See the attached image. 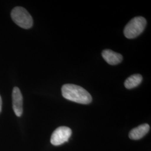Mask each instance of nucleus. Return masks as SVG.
Wrapping results in <instances>:
<instances>
[{"label":"nucleus","instance_id":"nucleus-4","mask_svg":"<svg viewBox=\"0 0 151 151\" xmlns=\"http://www.w3.org/2000/svg\"><path fill=\"white\" fill-rule=\"evenodd\" d=\"M72 130L67 127H60L54 130L51 136L50 142L54 146H60L69 140Z\"/></svg>","mask_w":151,"mask_h":151},{"label":"nucleus","instance_id":"nucleus-3","mask_svg":"<svg viewBox=\"0 0 151 151\" xmlns=\"http://www.w3.org/2000/svg\"><path fill=\"white\" fill-rule=\"evenodd\" d=\"M11 16L12 20L20 27L25 29L32 27V17L24 7L20 6L15 7L11 11Z\"/></svg>","mask_w":151,"mask_h":151},{"label":"nucleus","instance_id":"nucleus-1","mask_svg":"<svg viewBox=\"0 0 151 151\" xmlns=\"http://www.w3.org/2000/svg\"><path fill=\"white\" fill-rule=\"evenodd\" d=\"M62 96L67 100L82 104L92 102L91 96L83 87L73 84H65L62 87Z\"/></svg>","mask_w":151,"mask_h":151},{"label":"nucleus","instance_id":"nucleus-8","mask_svg":"<svg viewBox=\"0 0 151 151\" xmlns=\"http://www.w3.org/2000/svg\"><path fill=\"white\" fill-rule=\"evenodd\" d=\"M143 80L142 76L139 74H134L129 77L124 82V86L128 89H132L138 86Z\"/></svg>","mask_w":151,"mask_h":151},{"label":"nucleus","instance_id":"nucleus-2","mask_svg":"<svg viewBox=\"0 0 151 151\" xmlns=\"http://www.w3.org/2000/svg\"><path fill=\"white\" fill-rule=\"evenodd\" d=\"M147 25L146 19L137 16L132 19L124 29L125 37L128 39H133L139 36L144 31Z\"/></svg>","mask_w":151,"mask_h":151},{"label":"nucleus","instance_id":"nucleus-6","mask_svg":"<svg viewBox=\"0 0 151 151\" xmlns=\"http://www.w3.org/2000/svg\"><path fill=\"white\" fill-rule=\"evenodd\" d=\"M103 58L110 65H116L122 62L123 56L110 49H105L102 52Z\"/></svg>","mask_w":151,"mask_h":151},{"label":"nucleus","instance_id":"nucleus-9","mask_svg":"<svg viewBox=\"0 0 151 151\" xmlns=\"http://www.w3.org/2000/svg\"><path fill=\"white\" fill-rule=\"evenodd\" d=\"M2 99H1V96H0V113H1V110H2Z\"/></svg>","mask_w":151,"mask_h":151},{"label":"nucleus","instance_id":"nucleus-7","mask_svg":"<svg viewBox=\"0 0 151 151\" xmlns=\"http://www.w3.org/2000/svg\"><path fill=\"white\" fill-rule=\"evenodd\" d=\"M150 127L148 124H143L133 129L129 132V137L132 140H138L148 133Z\"/></svg>","mask_w":151,"mask_h":151},{"label":"nucleus","instance_id":"nucleus-5","mask_svg":"<svg viewBox=\"0 0 151 151\" xmlns=\"http://www.w3.org/2000/svg\"><path fill=\"white\" fill-rule=\"evenodd\" d=\"M12 108L17 116H21L23 112V97L20 89L15 87L12 93Z\"/></svg>","mask_w":151,"mask_h":151}]
</instances>
